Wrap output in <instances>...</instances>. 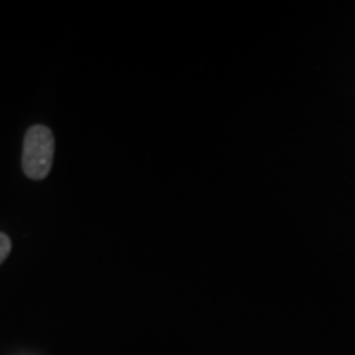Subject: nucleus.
Wrapping results in <instances>:
<instances>
[{
    "label": "nucleus",
    "instance_id": "1",
    "mask_svg": "<svg viewBox=\"0 0 355 355\" xmlns=\"http://www.w3.org/2000/svg\"><path fill=\"white\" fill-rule=\"evenodd\" d=\"M55 158V137L44 125H33L25 133L21 170L30 180L40 181L50 175Z\"/></svg>",
    "mask_w": 355,
    "mask_h": 355
},
{
    "label": "nucleus",
    "instance_id": "2",
    "mask_svg": "<svg viewBox=\"0 0 355 355\" xmlns=\"http://www.w3.org/2000/svg\"><path fill=\"white\" fill-rule=\"evenodd\" d=\"M12 250V241L7 234L0 232V265L7 260V257L10 255Z\"/></svg>",
    "mask_w": 355,
    "mask_h": 355
}]
</instances>
